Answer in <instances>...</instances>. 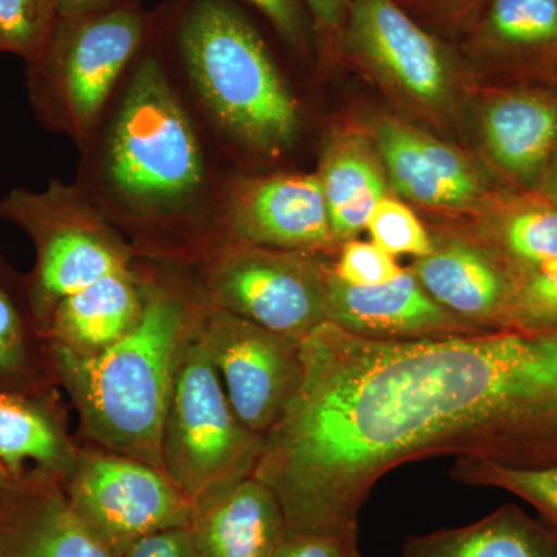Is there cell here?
<instances>
[{
  "label": "cell",
  "instance_id": "obj_1",
  "mask_svg": "<svg viewBox=\"0 0 557 557\" xmlns=\"http://www.w3.org/2000/svg\"><path fill=\"white\" fill-rule=\"evenodd\" d=\"M302 359L298 395L252 474L289 531L359 525L376 482L421 458L557 465V327L381 341L324 322Z\"/></svg>",
  "mask_w": 557,
  "mask_h": 557
},
{
  "label": "cell",
  "instance_id": "obj_2",
  "mask_svg": "<svg viewBox=\"0 0 557 557\" xmlns=\"http://www.w3.org/2000/svg\"><path fill=\"white\" fill-rule=\"evenodd\" d=\"M143 289L141 314L123 338L91 355L50 343L51 355L57 381L67 388L87 434L110 453L161 469L180 355L207 304L163 285Z\"/></svg>",
  "mask_w": 557,
  "mask_h": 557
},
{
  "label": "cell",
  "instance_id": "obj_3",
  "mask_svg": "<svg viewBox=\"0 0 557 557\" xmlns=\"http://www.w3.org/2000/svg\"><path fill=\"white\" fill-rule=\"evenodd\" d=\"M178 49L201 106L231 141L263 159L295 146L298 101L231 0H193L180 21Z\"/></svg>",
  "mask_w": 557,
  "mask_h": 557
},
{
  "label": "cell",
  "instance_id": "obj_4",
  "mask_svg": "<svg viewBox=\"0 0 557 557\" xmlns=\"http://www.w3.org/2000/svg\"><path fill=\"white\" fill-rule=\"evenodd\" d=\"M104 177L115 200L148 222L185 214L207 189L193 121L153 54L138 62L113 116Z\"/></svg>",
  "mask_w": 557,
  "mask_h": 557
},
{
  "label": "cell",
  "instance_id": "obj_5",
  "mask_svg": "<svg viewBox=\"0 0 557 557\" xmlns=\"http://www.w3.org/2000/svg\"><path fill=\"white\" fill-rule=\"evenodd\" d=\"M199 325V324H197ZM265 437L249 431L194 330L175 372L161 445V469L199 505L251 478Z\"/></svg>",
  "mask_w": 557,
  "mask_h": 557
},
{
  "label": "cell",
  "instance_id": "obj_6",
  "mask_svg": "<svg viewBox=\"0 0 557 557\" xmlns=\"http://www.w3.org/2000/svg\"><path fill=\"white\" fill-rule=\"evenodd\" d=\"M146 14L135 2L58 21L42 57L28 69V91L47 126L86 138L120 76L145 39Z\"/></svg>",
  "mask_w": 557,
  "mask_h": 557
},
{
  "label": "cell",
  "instance_id": "obj_7",
  "mask_svg": "<svg viewBox=\"0 0 557 557\" xmlns=\"http://www.w3.org/2000/svg\"><path fill=\"white\" fill-rule=\"evenodd\" d=\"M0 218L35 244L36 265L25 278L44 332L62 299L131 269L123 242L73 186L53 182L44 190L13 189L0 201Z\"/></svg>",
  "mask_w": 557,
  "mask_h": 557
},
{
  "label": "cell",
  "instance_id": "obj_8",
  "mask_svg": "<svg viewBox=\"0 0 557 557\" xmlns=\"http://www.w3.org/2000/svg\"><path fill=\"white\" fill-rule=\"evenodd\" d=\"M322 256L231 240L209 259L201 287L205 304L304 339L327 322L333 265Z\"/></svg>",
  "mask_w": 557,
  "mask_h": 557
},
{
  "label": "cell",
  "instance_id": "obj_9",
  "mask_svg": "<svg viewBox=\"0 0 557 557\" xmlns=\"http://www.w3.org/2000/svg\"><path fill=\"white\" fill-rule=\"evenodd\" d=\"M338 44L348 60L418 115L437 120L453 112L456 57L397 0H351Z\"/></svg>",
  "mask_w": 557,
  "mask_h": 557
},
{
  "label": "cell",
  "instance_id": "obj_10",
  "mask_svg": "<svg viewBox=\"0 0 557 557\" xmlns=\"http://www.w3.org/2000/svg\"><path fill=\"white\" fill-rule=\"evenodd\" d=\"M70 507L123 557L143 537L189 527L196 505L160 468L120 454H79L64 482Z\"/></svg>",
  "mask_w": 557,
  "mask_h": 557
},
{
  "label": "cell",
  "instance_id": "obj_11",
  "mask_svg": "<svg viewBox=\"0 0 557 557\" xmlns=\"http://www.w3.org/2000/svg\"><path fill=\"white\" fill-rule=\"evenodd\" d=\"M197 338L242 423L267 437L302 384V339L209 306L197 325Z\"/></svg>",
  "mask_w": 557,
  "mask_h": 557
},
{
  "label": "cell",
  "instance_id": "obj_12",
  "mask_svg": "<svg viewBox=\"0 0 557 557\" xmlns=\"http://www.w3.org/2000/svg\"><path fill=\"white\" fill-rule=\"evenodd\" d=\"M226 225L233 240L284 251L329 255L341 248L330 228L318 175L245 178L230 190Z\"/></svg>",
  "mask_w": 557,
  "mask_h": 557
},
{
  "label": "cell",
  "instance_id": "obj_13",
  "mask_svg": "<svg viewBox=\"0 0 557 557\" xmlns=\"http://www.w3.org/2000/svg\"><path fill=\"white\" fill-rule=\"evenodd\" d=\"M327 322L362 338L381 341L487 333L443 309L409 269H403L394 281L372 287L346 284L333 270L329 281Z\"/></svg>",
  "mask_w": 557,
  "mask_h": 557
},
{
  "label": "cell",
  "instance_id": "obj_14",
  "mask_svg": "<svg viewBox=\"0 0 557 557\" xmlns=\"http://www.w3.org/2000/svg\"><path fill=\"white\" fill-rule=\"evenodd\" d=\"M373 141L388 183L399 196L421 207L463 209L480 203L485 185L471 161L406 121H376Z\"/></svg>",
  "mask_w": 557,
  "mask_h": 557
},
{
  "label": "cell",
  "instance_id": "obj_15",
  "mask_svg": "<svg viewBox=\"0 0 557 557\" xmlns=\"http://www.w3.org/2000/svg\"><path fill=\"white\" fill-rule=\"evenodd\" d=\"M435 302L487 332H504L512 271L469 236L434 237V248L409 267Z\"/></svg>",
  "mask_w": 557,
  "mask_h": 557
},
{
  "label": "cell",
  "instance_id": "obj_16",
  "mask_svg": "<svg viewBox=\"0 0 557 557\" xmlns=\"http://www.w3.org/2000/svg\"><path fill=\"white\" fill-rule=\"evenodd\" d=\"M0 557H115L70 507L64 480L28 472L0 491Z\"/></svg>",
  "mask_w": 557,
  "mask_h": 557
},
{
  "label": "cell",
  "instance_id": "obj_17",
  "mask_svg": "<svg viewBox=\"0 0 557 557\" xmlns=\"http://www.w3.org/2000/svg\"><path fill=\"white\" fill-rule=\"evenodd\" d=\"M188 528L200 557H276L288 534L276 494L255 475L196 505Z\"/></svg>",
  "mask_w": 557,
  "mask_h": 557
},
{
  "label": "cell",
  "instance_id": "obj_18",
  "mask_svg": "<svg viewBox=\"0 0 557 557\" xmlns=\"http://www.w3.org/2000/svg\"><path fill=\"white\" fill-rule=\"evenodd\" d=\"M330 228L339 245L366 230L379 201L387 196V175L372 135L343 127L325 141L318 174Z\"/></svg>",
  "mask_w": 557,
  "mask_h": 557
},
{
  "label": "cell",
  "instance_id": "obj_19",
  "mask_svg": "<svg viewBox=\"0 0 557 557\" xmlns=\"http://www.w3.org/2000/svg\"><path fill=\"white\" fill-rule=\"evenodd\" d=\"M143 302L145 289L131 269L109 274L54 307L47 338L73 354H98L131 332Z\"/></svg>",
  "mask_w": 557,
  "mask_h": 557
},
{
  "label": "cell",
  "instance_id": "obj_20",
  "mask_svg": "<svg viewBox=\"0 0 557 557\" xmlns=\"http://www.w3.org/2000/svg\"><path fill=\"white\" fill-rule=\"evenodd\" d=\"M483 145L498 170L536 177L557 145V101L539 91H508L487 101L480 120Z\"/></svg>",
  "mask_w": 557,
  "mask_h": 557
},
{
  "label": "cell",
  "instance_id": "obj_21",
  "mask_svg": "<svg viewBox=\"0 0 557 557\" xmlns=\"http://www.w3.org/2000/svg\"><path fill=\"white\" fill-rule=\"evenodd\" d=\"M53 391L0 392V461L16 479L30 472L67 479L79 454L70 445L54 405Z\"/></svg>",
  "mask_w": 557,
  "mask_h": 557
},
{
  "label": "cell",
  "instance_id": "obj_22",
  "mask_svg": "<svg viewBox=\"0 0 557 557\" xmlns=\"http://www.w3.org/2000/svg\"><path fill=\"white\" fill-rule=\"evenodd\" d=\"M401 557H557V531L504 505L469 525L409 536Z\"/></svg>",
  "mask_w": 557,
  "mask_h": 557
},
{
  "label": "cell",
  "instance_id": "obj_23",
  "mask_svg": "<svg viewBox=\"0 0 557 557\" xmlns=\"http://www.w3.org/2000/svg\"><path fill=\"white\" fill-rule=\"evenodd\" d=\"M54 384L51 344L33 310L27 278L0 258V392L40 394Z\"/></svg>",
  "mask_w": 557,
  "mask_h": 557
},
{
  "label": "cell",
  "instance_id": "obj_24",
  "mask_svg": "<svg viewBox=\"0 0 557 557\" xmlns=\"http://www.w3.org/2000/svg\"><path fill=\"white\" fill-rule=\"evenodd\" d=\"M472 44L494 60L557 57V0H487L474 22Z\"/></svg>",
  "mask_w": 557,
  "mask_h": 557
},
{
  "label": "cell",
  "instance_id": "obj_25",
  "mask_svg": "<svg viewBox=\"0 0 557 557\" xmlns=\"http://www.w3.org/2000/svg\"><path fill=\"white\" fill-rule=\"evenodd\" d=\"M472 239L490 248L512 273L557 260V205L527 203L494 215Z\"/></svg>",
  "mask_w": 557,
  "mask_h": 557
},
{
  "label": "cell",
  "instance_id": "obj_26",
  "mask_svg": "<svg viewBox=\"0 0 557 557\" xmlns=\"http://www.w3.org/2000/svg\"><path fill=\"white\" fill-rule=\"evenodd\" d=\"M450 478L469 486L496 487L536 509L542 522L557 531V465L537 469L504 467L482 458H457Z\"/></svg>",
  "mask_w": 557,
  "mask_h": 557
},
{
  "label": "cell",
  "instance_id": "obj_27",
  "mask_svg": "<svg viewBox=\"0 0 557 557\" xmlns=\"http://www.w3.org/2000/svg\"><path fill=\"white\" fill-rule=\"evenodd\" d=\"M557 327V260L512 273L511 299L505 319L508 332Z\"/></svg>",
  "mask_w": 557,
  "mask_h": 557
},
{
  "label": "cell",
  "instance_id": "obj_28",
  "mask_svg": "<svg viewBox=\"0 0 557 557\" xmlns=\"http://www.w3.org/2000/svg\"><path fill=\"white\" fill-rule=\"evenodd\" d=\"M57 24L53 0H0V38L27 67L42 57Z\"/></svg>",
  "mask_w": 557,
  "mask_h": 557
},
{
  "label": "cell",
  "instance_id": "obj_29",
  "mask_svg": "<svg viewBox=\"0 0 557 557\" xmlns=\"http://www.w3.org/2000/svg\"><path fill=\"white\" fill-rule=\"evenodd\" d=\"M375 245L392 256L423 258L434 248V237L424 228L416 212L394 197H383L373 209L368 226Z\"/></svg>",
  "mask_w": 557,
  "mask_h": 557
},
{
  "label": "cell",
  "instance_id": "obj_30",
  "mask_svg": "<svg viewBox=\"0 0 557 557\" xmlns=\"http://www.w3.org/2000/svg\"><path fill=\"white\" fill-rule=\"evenodd\" d=\"M336 276L346 284L372 287L399 276L403 269L395 256L373 242L351 239L341 245L338 260L333 263Z\"/></svg>",
  "mask_w": 557,
  "mask_h": 557
},
{
  "label": "cell",
  "instance_id": "obj_31",
  "mask_svg": "<svg viewBox=\"0 0 557 557\" xmlns=\"http://www.w3.org/2000/svg\"><path fill=\"white\" fill-rule=\"evenodd\" d=\"M276 557H362L359 525L339 530L288 531Z\"/></svg>",
  "mask_w": 557,
  "mask_h": 557
},
{
  "label": "cell",
  "instance_id": "obj_32",
  "mask_svg": "<svg viewBox=\"0 0 557 557\" xmlns=\"http://www.w3.org/2000/svg\"><path fill=\"white\" fill-rule=\"evenodd\" d=\"M273 25L281 39L300 57L310 54L309 17L304 0H247Z\"/></svg>",
  "mask_w": 557,
  "mask_h": 557
},
{
  "label": "cell",
  "instance_id": "obj_33",
  "mask_svg": "<svg viewBox=\"0 0 557 557\" xmlns=\"http://www.w3.org/2000/svg\"><path fill=\"white\" fill-rule=\"evenodd\" d=\"M418 22L426 21L445 28L474 24L487 0H397Z\"/></svg>",
  "mask_w": 557,
  "mask_h": 557
},
{
  "label": "cell",
  "instance_id": "obj_34",
  "mask_svg": "<svg viewBox=\"0 0 557 557\" xmlns=\"http://www.w3.org/2000/svg\"><path fill=\"white\" fill-rule=\"evenodd\" d=\"M123 557H200L189 528H171L143 537Z\"/></svg>",
  "mask_w": 557,
  "mask_h": 557
},
{
  "label": "cell",
  "instance_id": "obj_35",
  "mask_svg": "<svg viewBox=\"0 0 557 557\" xmlns=\"http://www.w3.org/2000/svg\"><path fill=\"white\" fill-rule=\"evenodd\" d=\"M351 0H304L310 24L325 49L339 42Z\"/></svg>",
  "mask_w": 557,
  "mask_h": 557
},
{
  "label": "cell",
  "instance_id": "obj_36",
  "mask_svg": "<svg viewBox=\"0 0 557 557\" xmlns=\"http://www.w3.org/2000/svg\"><path fill=\"white\" fill-rule=\"evenodd\" d=\"M119 0H53L58 21L76 20L115 5Z\"/></svg>",
  "mask_w": 557,
  "mask_h": 557
},
{
  "label": "cell",
  "instance_id": "obj_37",
  "mask_svg": "<svg viewBox=\"0 0 557 557\" xmlns=\"http://www.w3.org/2000/svg\"><path fill=\"white\" fill-rule=\"evenodd\" d=\"M542 189H544L545 197L557 205V157L549 164L547 172H545Z\"/></svg>",
  "mask_w": 557,
  "mask_h": 557
},
{
  "label": "cell",
  "instance_id": "obj_38",
  "mask_svg": "<svg viewBox=\"0 0 557 557\" xmlns=\"http://www.w3.org/2000/svg\"><path fill=\"white\" fill-rule=\"evenodd\" d=\"M17 482H20V479L14 478L5 465L0 461V491L9 490V487L16 485Z\"/></svg>",
  "mask_w": 557,
  "mask_h": 557
},
{
  "label": "cell",
  "instance_id": "obj_39",
  "mask_svg": "<svg viewBox=\"0 0 557 557\" xmlns=\"http://www.w3.org/2000/svg\"><path fill=\"white\" fill-rule=\"evenodd\" d=\"M0 51H5V46H3L2 38H0Z\"/></svg>",
  "mask_w": 557,
  "mask_h": 557
}]
</instances>
